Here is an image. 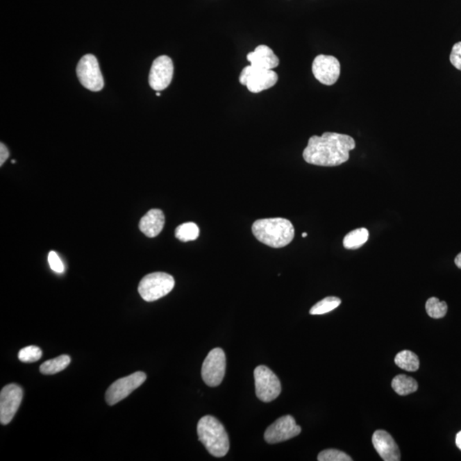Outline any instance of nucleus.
<instances>
[{"label": "nucleus", "instance_id": "obj_1", "mask_svg": "<svg viewBox=\"0 0 461 461\" xmlns=\"http://www.w3.org/2000/svg\"><path fill=\"white\" fill-rule=\"evenodd\" d=\"M355 148L351 136L337 133H324L312 136L303 151L305 162L316 166L336 167L349 159V152Z\"/></svg>", "mask_w": 461, "mask_h": 461}, {"label": "nucleus", "instance_id": "obj_2", "mask_svg": "<svg viewBox=\"0 0 461 461\" xmlns=\"http://www.w3.org/2000/svg\"><path fill=\"white\" fill-rule=\"evenodd\" d=\"M252 233L256 240L272 248H283L295 236L292 223L285 218L262 219L254 222Z\"/></svg>", "mask_w": 461, "mask_h": 461}, {"label": "nucleus", "instance_id": "obj_3", "mask_svg": "<svg viewBox=\"0 0 461 461\" xmlns=\"http://www.w3.org/2000/svg\"><path fill=\"white\" fill-rule=\"evenodd\" d=\"M199 439L210 455L221 458L228 453L230 442L225 427L213 416L206 415L198 424Z\"/></svg>", "mask_w": 461, "mask_h": 461}, {"label": "nucleus", "instance_id": "obj_4", "mask_svg": "<svg viewBox=\"0 0 461 461\" xmlns=\"http://www.w3.org/2000/svg\"><path fill=\"white\" fill-rule=\"evenodd\" d=\"M176 285L170 274L162 272L152 273L144 276L139 285V293L146 302H154L168 295Z\"/></svg>", "mask_w": 461, "mask_h": 461}, {"label": "nucleus", "instance_id": "obj_5", "mask_svg": "<svg viewBox=\"0 0 461 461\" xmlns=\"http://www.w3.org/2000/svg\"><path fill=\"white\" fill-rule=\"evenodd\" d=\"M278 76L272 69H263L250 65L242 70L240 76L241 85H246L253 94H258L273 87L278 83Z\"/></svg>", "mask_w": 461, "mask_h": 461}, {"label": "nucleus", "instance_id": "obj_6", "mask_svg": "<svg viewBox=\"0 0 461 461\" xmlns=\"http://www.w3.org/2000/svg\"><path fill=\"white\" fill-rule=\"evenodd\" d=\"M256 396L264 403H270L281 393V384L276 374L266 366H259L254 371Z\"/></svg>", "mask_w": 461, "mask_h": 461}, {"label": "nucleus", "instance_id": "obj_7", "mask_svg": "<svg viewBox=\"0 0 461 461\" xmlns=\"http://www.w3.org/2000/svg\"><path fill=\"white\" fill-rule=\"evenodd\" d=\"M76 73L81 85L88 90L99 92L105 85L98 59L94 55L87 54L81 59L77 65Z\"/></svg>", "mask_w": 461, "mask_h": 461}, {"label": "nucleus", "instance_id": "obj_8", "mask_svg": "<svg viewBox=\"0 0 461 461\" xmlns=\"http://www.w3.org/2000/svg\"><path fill=\"white\" fill-rule=\"evenodd\" d=\"M226 360L225 352L221 348H215L208 354L202 367V378L210 387L220 385L226 373Z\"/></svg>", "mask_w": 461, "mask_h": 461}, {"label": "nucleus", "instance_id": "obj_9", "mask_svg": "<svg viewBox=\"0 0 461 461\" xmlns=\"http://www.w3.org/2000/svg\"><path fill=\"white\" fill-rule=\"evenodd\" d=\"M146 380V374L142 371L129 375L125 378L118 379L107 389L106 401L110 406H113L128 397L130 394L140 387Z\"/></svg>", "mask_w": 461, "mask_h": 461}, {"label": "nucleus", "instance_id": "obj_10", "mask_svg": "<svg viewBox=\"0 0 461 461\" xmlns=\"http://www.w3.org/2000/svg\"><path fill=\"white\" fill-rule=\"evenodd\" d=\"M315 79L323 85H333L340 79L341 65L335 57L319 55L312 65Z\"/></svg>", "mask_w": 461, "mask_h": 461}, {"label": "nucleus", "instance_id": "obj_11", "mask_svg": "<svg viewBox=\"0 0 461 461\" xmlns=\"http://www.w3.org/2000/svg\"><path fill=\"white\" fill-rule=\"evenodd\" d=\"M301 430L302 429L296 425L295 419L292 415H285L269 426L264 434V438L267 444H278L299 436Z\"/></svg>", "mask_w": 461, "mask_h": 461}, {"label": "nucleus", "instance_id": "obj_12", "mask_svg": "<svg viewBox=\"0 0 461 461\" xmlns=\"http://www.w3.org/2000/svg\"><path fill=\"white\" fill-rule=\"evenodd\" d=\"M24 392L19 385L10 384L5 386L0 393V422L8 425L19 408Z\"/></svg>", "mask_w": 461, "mask_h": 461}, {"label": "nucleus", "instance_id": "obj_13", "mask_svg": "<svg viewBox=\"0 0 461 461\" xmlns=\"http://www.w3.org/2000/svg\"><path fill=\"white\" fill-rule=\"evenodd\" d=\"M174 76V63L168 56H161L156 58L149 74V84L153 90H165L171 83Z\"/></svg>", "mask_w": 461, "mask_h": 461}, {"label": "nucleus", "instance_id": "obj_14", "mask_svg": "<svg viewBox=\"0 0 461 461\" xmlns=\"http://www.w3.org/2000/svg\"><path fill=\"white\" fill-rule=\"evenodd\" d=\"M373 444L379 456L385 461H399L401 453L399 446L392 435L384 430L375 431L373 436Z\"/></svg>", "mask_w": 461, "mask_h": 461}, {"label": "nucleus", "instance_id": "obj_15", "mask_svg": "<svg viewBox=\"0 0 461 461\" xmlns=\"http://www.w3.org/2000/svg\"><path fill=\"white\" fill-rule=\"evenodd\" d=\"M247 60L251 62V65L263 69H273L280 65V59L265 44H261L254 51L248 53Z\"/></svg>", "mask_w": 461, "mask_h": 461}, {"label": "nucleus", "instance_id": "obj_16", "mask_svg": "<svg viewBox=\"0 0 461 461\" xmlns=\"http://www.w3.org/2000/svg\"><path fill=\"white\" fill-rule=\"evenodd\" d=\"M165 223V217L163 212L153 209L147 212L141 219L140 229L148 237H155L162 232Z\"/></svg>", "mask_w": 461, "mask_h": 461}, {"label": "nucleus", "instance_id": "obj_17", "mask_svg": "<svg viewBox=\"0 0 461 461\" xmlns=\"http://www.w3.org/2000/svg\"><path fill=\"white\" fill-rule=\"evenodd\" d=\"M392 386L396 394L399 396H408L418 389V383L414 378L407 376V375H397L393 378Z\"/></svg>", "mask_w": 461, "mask_h": 461}, {"label": "nucleus", "instance_id": "obj_18", "mask_svg": "<svg viewBox=\"0 0 461 461\" xmlns=\"http://www.w3.org/2000/svg\"><path fill=\"white\" fill-rule=\"evenodd\" d=\"M369 232L367 228H358L351 230L344 239V246L347 250H357L367 243Z\"/></svg>", "mask_w": 461, "mask_h": 461}, {"label": "nucleus", "instance_id": "obj_19", "mask_svg": "<svg viewBox=\"0 0 461 461\" xmlns=\"http://www.w3.org/2000/svg\"><path fill=\"white\" fill-rule=\"evenodd\" d=\"M70 362L72 359L69 355H62L57 358L47 360L40 367V371L44 375H53L66 369Z\"/></svg>", "mask_w": 461, "mask_h": 461}, {"label": "nucleus", "instance_id": "obj_20", "mask_svg": "<svg viewBox=\"0 0 461 461\" xmlns=\"http://www.w3.org/2000/svg\"><path fill=\"white\" fill-rule=\"evenodd\" d=\"M395 362L401 369L415 371L419 369V360L417 355L410 351H403L396 355Z\"/></svg>", "mask_w": 461, "mask_h": 461}, {"label": "nucleus", "instance_id": "obj_21", "mask_svg": "<svg viewBox=\"0 0 461 461\" xmlns=\"http://www.w3.org/2000/svg\"><path fill=\"white\" fill-rule=\"evenodd\" d=\"M342 301L336 296H328L319 301V303L311 308L310 314L312 315H321L329 313V312L336 310L340 306Z\"/></svg>", "mask_w": 461, "mask_h": 461}, {"label": "nucleus", "instance_id": "obj_22", "mask_svg": "<svg viewBox=\"0 0 461 461\" xmlns=\"http://www.w3.org/2000/svg\"><path fill=\"white\" fill-rule=\"evenodd\" d=\"M199 236V226L193 222L184 223L176 230V237L181 242L193 241Z\"/></svg>", "mask_w": 461, "mask_h": 461}, {"label": "nucleus", "instance_id": "obj_23", "mask_svg": "<svg viewBox=\"0 0 461 461\" xmlns=\"http://www.w3.org/2000/svg\"><path fill=\"white\" fill-rule=\"evenodd\" d=\"M426 310L430 317L442 319L447 314L448 305L445 302H441L437 297H430L427 300Z\"/></svg>", "mask_w": 461, "mask_h": 461}, {"label": "nucleus", "instance_id": "obj_24", "mask_svg": "<svg viewBox=\"0 0 461 461\" xmlns=\"http://www.w3.org/2000/svg\"><path fill=\"white\" fill-rule=\"evenodd\" d=\"M42 349L37 347V346H28V347L22 349L18 353V359L22 362L26 363L35 362L42 358Z\"/></svg>", "mask_w": 461, "mask_h": 461}, {"label": "nucleus", "instance_id": "obj_25", "mask_svg": "<svg viewBox=\"0 0 461 461\" xmlns=\"http://www.w3.org/2000/svg\"><path fill=\"white\" fill-rule=\"evenodd\" d=\"M319 461H351L352 458L347 453L337 449H326L319 453Z\"/></svg>", "mask_w": 461, "mask_h": 461}, {"label": "nucleus", "instance_id": "obj_26", "mask_svg": "<svg viewBox=\"0 0 461 461\" xmlns=\"http://www.w3.org/2000/svg\"><path fill=\"white\" fill-rule=\"evenodd\" d=\"M48 262H49L51 269H53L54 272L62 274L63 273V271H65V266H63L60 258H59L58 255L55 251H51L49 255H48Z\"/></svg>", "mask_w": 461, "mask_h": 461}, {"label": "nucleus", "instance_id": "obj_27", "mask_svg": "<svg viewBox=\"0 0 461 461\" xmlns=\"http://www.w3.org/2000/svg\"><path fill=\"white\" fill-rule=\"evenodd\" d=\"M449 59L453 67L461 72V42L456 43L453 47Z\"/></svg>", "mask_w": 461, "mask_h": 461}, {"label": "nucleus", "instance_id": "obj_28", "mask_svg": "<svg viewBox=\"0 0 461 461\" xmlns=\"http://www.w3.org/2000/svg\"><path fill=\"white\" fill-rule=\"evenodd\" d=\"M10 152L8 149L3 143L0 144V166H2L8 159Z\"/></svg>", "mask_w": 461, "mask_h": 461}, {"label": "nucleus", "instance_id": "obj_29", "mask_svg": "<svg viewBox=\"0 0 461 461\" xmlns=\"http://www.w3.org/2000/svg\"><path fill=\"white\" fill-rule=\"evenodd\" d=\"M455 442L457 447H458L461 451V430L458 434L456 435Z\"/></svg>", "mask_w": 461, "mask_h": 461}, {"label": "nucleus", "instance_id": "obj_30", "mask_svg": "<svg viewBox=\"0 0 461 461\" xmlns=\"http://www.w3.org/2000/svg\"><path fill=\"white\" fill-rule=\"evenodd\" d=\"M455 262L456 264V266L459 267V269H461V252L458 255L456 256Z\"/></svg>", "mask_w": 461, "mask_h": 461}, {"label": "nucleus", "instance_id": "obj_31", "mask_svg": "<svg viewBox=\"0 0 461 461\" xmlns=\"http://www.w3.org/2000/svg\"><path fill=\"white\" fill-rule=\"evenodd\" d=\"M302 236L303 237H306L308 236V233H303Z\"/></svg>", "mask_w": 461, "mask_h": 461}, {"label": "nucleus", "instance_id": "obj_32", "mask_svg": "<svg viewBox=\"0 0 461 461\" xmlns=\"http://www.w3.org/2000/svg\"><path fill=\"white\" fill-rule=\"evenodd\" d=\"M156 95H157L158 97H160V96H161V94H160V92H158L157 94H156Z\"/></svg>", "mask_w": 461, "mask_h": 461}, {"label": "nucleus", "instance_id": "obj_33", "mask_svg": "<svg viewBox=\"0 0 461 461\" xmlns=\"http://www.w3.org/2000/svg\"><path fill=\"white\" fill-rule=\"evenodd\" d=\"M11 162L15 163V162H16V161H15V160H12V162Z\"/></svg>", "mask_w": 461, "mask_h": 461}]
</instances>
